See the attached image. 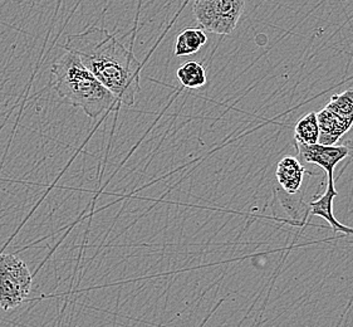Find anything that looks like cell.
Masks as SVG:
<instances>
[{
    "mask_svg": "<svg viewBox=\"0 0 353 327\" xmlns=\"http://www.w3.org/2000/svg\"><path fill=\"white\" fill-rule=\"evenodd\" d=\"M318 139H319V128H318L317 114L311 112L299 119L294 128V140L297 143L313 145V143H318Z\"/></svg>",
    "mask_w": 353,
    "mask_h": 327,
    "instance_id": "8fae6325",
    "label": "cell"
},
{
    "mask_svg": "<svg viewBox=\"0 0 353 327\" xmlns=\"http://www.w3.org/2000/svg\"><path fill=\"white\" fill-rule=\"evenodd\" d=\"M33 277L26 262L12 253L0 255V308L21 306L32 291Z\"/></svg>",
    "mask_w": 353,
    "mask_h": 327,
    "instance_id": "3957f363",
    "label": "cell"
},
{
    "mask_svg": "<svg viewBox=\"0 0 353 327\" xmlns=\"http://www.w3.org/2000/svg\"><path fill=\"white\" fill-rule=\"evenodd\" d=\"M298 159L299 161L314 164L321 166L327 174V178L333 179V171L336 166L342 160H345L350 155V149L343 145H321V143H313V145H305V143H297Z\"/></svg>",
    "mask_w": 353,
    "mask_h": 327,
    "instance_id": "5b68a950",
    "label": "cell"
},
{
    "mask_svg": "<svg viewBox=\"0 0 353 327\" xmlns=\"http://www.w3.org/2000/svg\"><path fill=\"white\" fill-rule=\"evenodd\" d=\"M208 42V37L201 28H186L177 36L175 56L185 57L198 53Z\"/></svg>",
    "mask_w": 353,
    "mask_h": 327,
    "instance_id": "9c48e42d",
    "label": "cell"
},
{
    "mask_svg": "<svg viewBox=\"0 0 353 327\" xmlns=\"http://www.w3.org/2000/svg\"><path fill=\"white\" fill-rule=\"evenodd\" d=\"M327 108L353 126V88L332 96Z\"/></svg>",
    "mask_w": 353,
    "mask_h": 327,
    "instance_id": "7c38bea8",
    "label": "cell"
},
{
    "mask_svg": "<svg viewBox=\"0 0 353 327\" xmlns=\"http://www.w3.org/2000/svg\"><path fill=\"white\" fill-rule=\"evenodd\" d=\"M64 48L77 54L119 103L134 106L136 95L141 91V63L116 37L92 27L67 37Z\"/></svg>",
    "mask_w": 353,
    "mask_h": 327,
    "instance_id": "6da1fadb",
    "label": "cell"
},
{
    "mask_svg": "<svg viewBox=\"0 0 353 327\" xmlns=\"http://www.w3.org/2000/svg\"><path fill=\"white\" fill-rule=\"evenodd\" d=\"M317 120L319 128L318 143L327 146L336 145L339 143V139L352 128V125L342 120L339 115L334 114L327 107L317 112Z\"/></svg>",
    "mask_w": 353,
    "mask_h": 327,
    "instance_id": "52a82bcc",
    "label": "cell"
},
{
    "mask_svg": "<svg viewBox=\"0 0 353 327\" xmlns=\"http://www.w3.org/2000/svg\"><path fill=\"white\" fill-rule=\"evenodd\" d=\"M245 0H195L192 12L201 28L215 34H230L241 19Z\"/></svg>",
    "mask_w": 353,
    "mask_h": 327,
    "instance_id": "277c9868",
    "label": "cell"
},
{
    "mask_svg": "<svg viewBox=\"0 0 353 327\" xmlns=\"http://www.w3.org/2000/svg\"><path fill=\"white\" fill-rule=\"evenodd\" d=\"M176 76L180 83L186 88H201L206 85V72L204 66L195 61H190L179 67Z\"/></svg>",
    "mask_w": 353,
    "mask_h": 327,
    "instance_id": "30bf717a",
    "label": "cell"
},
{
    "mask_svg": "<svg viewBox=\"0 0 353 327\" xmlns=\"http://www.w3.org/2000/svg\"><path fill=\"white\" fill-rule=\"evenodd\" d=\"M52 81L61 99L82 108L91 119H97L120 105L112 93L71 50H65L54 61Z\"/></svg>",
    "mask_w": 353,
    "mask_h": 327,
    "instance_id": "7a4b0ae2",
    "label": "cell"
},
{
    "mask_svg": "<svg viewBox=\"0 0 353 327\" xmlns=\"http://www.w3.org/2000/svg\"><path fill=\"white\" fill-rule=\"evenodd\" d=\"M305 169L298 157H285L276 165V177L284 192L296 194L303 183Z\"/></svg>",
    "mask_w": 353,
    "mask_h": 327,
    "instance_id": "ba28073f",
    "label": "cell"
},
{
    "mask_svg": "<svg viewBox=\"0 0 353 327\" xmlns=\"http://www.w3.org/2000/svg\"><path fill=\"white\" fill-rule=\"evenodd\" d=\"M337 190L334 186V179L327 178V188L325 192L312 199L307 206V217H319L325 219L334 233H342V235H353V228L348 227L337 221L333 212V200L337 197Z\"/></svg>",
    "mask_w": 353,
    "mask_h": 327,
    "instance_id": "8992f818",
    "label": "cell"
}]
</instances>
